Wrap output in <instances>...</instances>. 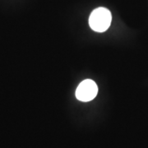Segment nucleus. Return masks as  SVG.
<instances>
[{
    "label": "nucleus",
    "instance_id": "1",
    "mask_svg": "<svg viewBox=\"0 0 148 148\" xmlns=\"http://www.w3.org/2000/svg\"><path fill=\"white\" fill-rule=\"evenodd\" d=\"M112 21L111 12L105 8H98L93 11L89 18L90 28L97 32H104L110 27Z\"/></svg>",
    "mask_w": 148,
    "mask_h": 148
},
{
    "label": "nucleus",
    "instance_id": "2",
    "mask_svg": "<svg viewBox=\"0 0 148 148\" xmlns=\"http://www.w3.org/2000/svg\"><path fill=\"white\" fill-rule=\"evenodd\" d=\"M98 92V87L95 82L87 79L82 82L76 90V97L77 100L83 102L92 101Z\"/></svg>",
    "mask_w": 148,
    "mask_h": 148
}]
</instances>
